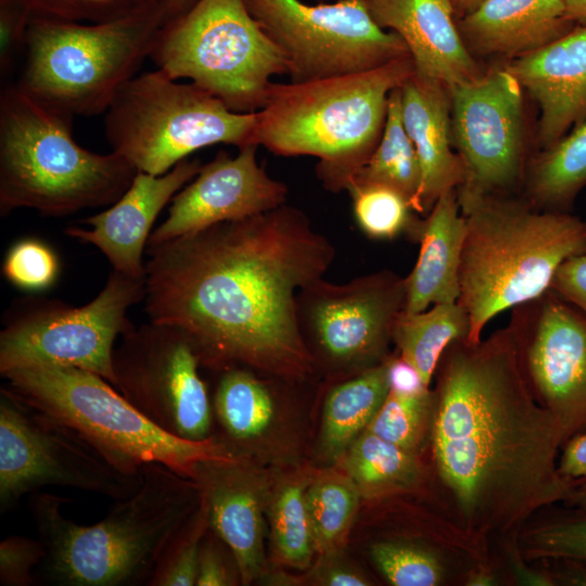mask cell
<instances>
[{
    "mask_svg": "<svg viewBox=\"0 0 586 586\" xmlns=\"http://www.w3.org/2000/svg\"><path fill=\"white\" fill-rule=\"evenodd\" d=\"M144 309L181 330L202 365L286 378L313 370L296 314L301 289L335 257L329 239L286 203L148 246Z\"/></svg>",
    "mask_w": 586,
    "mask_h": 586,
    "instance_id": "obj_1",
    "label": "cell"
},
{
    "mask_svg": "<svg viewBox=\"0 0 586 586\" xmlns=\"http://www.w3.org/2000/svg\"><path fill=\"white\" fill-rule=\"evenodd\" d=\"M435 374L433 457L464 530L513 534L565 501L572 482L557 457L566 440L528 385L510 323L476 343L453 342Z\"/></svg>",
    "mask_w": 586,
    "mask_h": 586,
    "instance_id": "obj_2",
    "label": "cell"
},
{
    "mask_svg": "<svg viewBox=\"0 0 586 586\" xmlns=\"http://www.w3.org/2000/svg\"><path fill=\"white\" fill-rule=\"evenodd\" d=\"M141 484L99 522L62 513L68 499L35 492L29 511L46 548L41 573L58 586L148 585L168 547L199 510L200 485L161 463L141 469Z\"/></svg>",
    "mask_w": 586,
    "mask_h": 586,
    "instance_id": "obj_3",
    "label": "cell"
},
{
    "mask_svg": "<svg viewBox=\"0 0 586 586\" xmlns=\"http://www.w3.org/2000/svg\"><path fill=\"white\" fill-rule=\"evenodd\" d=\"M415 73L406 55L365 72L271 82L256 112L254 142L280 156H314L324 188L339 192L381 138L391 92Z\"/></svg>",
    "mask_w": 586,
    "mask_h": 586,
    "instance_id": "obj_4",
    "label": "cell"
},
{
    "mask_svg": "<svg viewBox=\"0 0 586 586\" xmlns=\"http://www.w3.org/2000/svg\"><path fill=\"white\" fill-rule=\"evenodd\" d=\"M466 218L458 302L476 343L497 315L550 289L558 268L586 251V219L571 212L540 211L521 194L482 199Z\"/></svg>",
    "mask_w": 586,
    "mask_h": 586,
    "instance_id": "obj_5",
    "label": "cell"
},
{
    "mask_svg": "<svg viewBox=\"0 0 586 586\" xmlns=\"http://www.w3.org/2000/svg\"><path fill=\"white\" fill-rule=\"evenodd\" d=\"M73 115L17 82L0 95V215L30 208L66 216L110 206L138 170L122 155L100 154L73 138Z\"/></svg>",
    "mask_w": 586,
    "mask_h": 586,
    "instance_id": "obj_6",
    "label": "cell"
},
{
    "mask_svg": "<svg viewBox=\"0 0 586 586\" xmlns=\"http://www.w3.org/2000/svg\"><path fill=\"white\" fill-rule=\"evenodd\" d=\"M165 0L141 14L99 24L30 16L17 84L73 116L105 113L150 58L170 20Z\"/></svg>",
    "mask_w": 586,
    "mask_h": 586,
    "instance_id": "obj_7",
    "label": "cell"
},
{
    "mask_svg": "<svg viewBox=\"0 0 586 586\" xmlns=\"http://www.w3.org/2000/svg\"><path fill=\"white\" fill-rule=\"evenodd\" d=\"M2 377L16 395L78 431L127 474L155 462L193 479L199 463L233 457L214 436L195 442L165 432L95 373L31 366Z\"/></svg>",
    "mask_w": 586,
    "mask_h": 586,
    "instance_id": "obj_8",
    "label": "cell"
},
{
    "mask_svg": "<svg viewBox=\"0 0 586 586\" xmlns=\"http://www.w3.org/2000/svg\"><path fill=\"white\" fill-rule=\"evenodd\" d=\"M150 59L173 79L187 78L238 113H255L284 55L244 0H198L158 31Z\"/></svg>",
    "mask_w": 586,
    "mask_h": 586,
    "instance_id": "obj_9",
    "label": "cell"
},
{
    "mask_svg": "<svg viewBox=\"0 0 586 586\" xmlns=\"http://www.w3.org/2000/svg\"><path fill=\"white\" fill-rule=\"evenodd\" d=\"M104 126L113 152L138 171L158 176L202 148L255 144L256 112H233L198 85L156 68L119 90Z\"/></svg>",
    "mask_w": 586,
    "mask_h": 586,
    "instance_id": "obj_10",
    "label": "cell"
},
{
    "mask_svg": "<svg viewBox=\"0 0 586 586\" xmlns=\"http://www.w3.org/2000/svg\"><path fill=\"white\" fill-rule=\"evenodd\" d=\"M145 278L113 270L89 303L26 297L5 313L0 332V373L31 367H71L95 373L113 386L117 337L133 323L127 313L144 300Z\"/></svg>",
    "mask_w": 586,
    "mask_h": 586,
    "instance_id": "obj_11",
    "label": "cell"
},
{
    "mask_svg": "<svg viewBox=\"0 0 586 586\" xmlns=\"http://www.w3.org/2000/svg\"><path fill=\"white\" fill-rule=\"evenodd\" d=\"M141 473L114 466L78 431L35 408L8 386L0 391V511L44 486L69 487L115 500L133 494Z\"/></svg>",
    "mask_w": 586,
    "mask_h": 586,
    "instance_id": "obj_12",
    "label": "cell"
},
{
    "mask_svg": "<svg viewBox=\"0 0 586 586\" xmlns=\"http://www.w3.org/2000/svg\"><path fill=\"white\" fill-rule=\"evenodd\" d=\"M288 65L291 82L365 72L410 55L373 20L365 0H244Z\"/></svg>",
    "mask_w": 586,
    "mask_h": 586,
    "instance_id": "obj_13",
    "label": "cell"
},
{
    "mask_svg": "<svg viewBox=\"0 0 586 586\" xmlns=\"http://www.w3.org/2000/svg\"><path fill=\"white\" fill-rule=\"evenodd\" d=\"M523 91L504 65L449 89L454 145L464 167L461 212L488 196L521 194L530 160Z\"/></svg>",
    "mask_w": 586,
    "mask_h": 586,
    "instance_id": "obj_14",
    "label": "cell"
},
{
    "mask_svg": "<svg viewBox=\"0 0 586 586\" xmlns=\"http://www.w3.org/2000/svg\"><path fill=\"white\" fill-rule=\"evenodd\" d=\"M201 357L179 329L149 321L114 349L115 387L165 432L201 442L213 437V409Z\"/></svg>",
    "mask_w": 586,
    "mask_h": 586,
    "instance_id": "obj_15",
    "label": "cell"
},
{
    "mask_svg": "<svg viewBox=\"0 0 586 586\" xmlns=\"http://www.w3.org/2000/svg\"><path fill=\"white\" fill-rule=\"evenodd\" d=\"M405 302V277L392 270L341 284L321 277L298 291L297 323L310 357L317 353L335 368L362 372L390 358L386 353Z\"/></svg>",
    "mask_w": 586,
    "mask_h": 586,
    "instance_id": "obj_16",
    "label": "cell"
},
{
    "mask_svg": "<svg viewBox=\"0 0 586 586\" xmlns=\"http://www.w3.org/2000/svg\"><path fill=\"white\" fill-rule=\"evenodd\" d=\"M509 323L535 398L566 442L586 432V316L549 290L514 307Z\"/></svg>",
    "mask_w": 586,
    "mask_h": 586,
    "instance_id": "obj_17",
    "label": "cell"
},
{
    "mask_svg": "<svg viewBox=\"0 0 586 586\" xmlns=\"http://www.w3.org/2000/svg\"><path fill=\"white\" fill-rule=\"evenodd\" d=\"M257 144L239 149L235 156L219 152L180 189L165 220L148 246L158 245L224 221L249 218L277 208L286 201V186L257 163Z\"/></svg>",
    "mask_w": 586,
    "mask_h": 586,
    "instance_id": "obj_18",
    "label": "cell"
},
{
    "mask_svg": "<svg viewBox=\"0 0 586 586\" xmlns=\"http://www.w3.org/2000/svg\"><path fill=\"white\" fill-rule=\"evenodd\" d=\"M201 167L198 160L186 158L163 175L138 171L115 203L84 220L90 229L72 226L64 232L101 251L113 270L143 279L146 275L143 253L155 219Z\"/></svg>",
    "mask_w": 586,
    "mask_h": 586,
    "instance_id": "obj_19",
    "label": "cell"
},
{
    "mask_svg": "<svg viewBox=\"0 0 586 586\" xmlns=\"http://www.w3.org/2000/svg\"><path fill=\"white\" fill-rule=\"evenodd\" d=\"M504 66L539 105L542 150L586 122V24Z\"/></svg>",
    "mask_w": 586,
    "mask_h": 586,
    "instance_id": "obj_20",
    "label": "cell"
},
{
    "mask_svg": "<svg viewBox=\"0 0 586 586\" xmlns=\"http://www.w3.org/2000/svg\"><path fill=\"white\" fill-rule=\"evenodd\" d=\"M373 20L405 42L415 72L450 89L480 77L449 0H365Z\"/></svg>",
    "mask_w": 586,
    "mask_h": 586,
    "instance_id": "obj_21",
    "label": "cell"
},
{
    "mask_svg": "<svg viewBox=\"0 0 586 586\" xmlns=\"http://www.w3.org/2000/svg\"><path fill=\"white\" fill-rule=\"evenodd\" d=\"M193 480L202 489L209 527L231 549L241 583H252L264 571V500L257 476L233 456L199 463Z\"/></svg>",
    "mask_w": 586,
    "mask_h": 586,
    "instance_id": "obj_22",
    "label": "cell"
},
{
    "mask_svg": "<svg viewBox=\"0 0 586 586\" xmlns=\"http://www.w3.org/2000/svg\"><path fill=\"white\" fill-rule=\"evenodd\" d=\"M403 122L421 167L417 212L426 215L445 193L457 190L464 167L455 149L449 89L416 72L400 86Z\"/></svg>",
    "mask_w": 586,
    "mask_h": 586,
    "instance_id": "obj_23",
    "label": "cell"
},
{
    "mask_svg": "<svg viewBox=\"0 0 586 586\" xmlns=\"http://www.w3.org/2000/svg\"><path fill=\"white\" fill-rule=\"evenodd\" d=\"M574 24L562 0H483L457 23L472 55L508 61L560 38Z\"/></svg>",
    "mask_w": 586,
    "mask_h": 586,
    "instance_id": "obj_24",
    "label": "cell"
},
{
    "mask_svg": "<svg viewBox=\"0 0 586 586\" xmlns=\"http://www.w3.org/2000/svg\"><path fill=\"white\" fill-rule=\"evenodd\" d=\"M464 235L466 218L455 189L442 195L423 218L418 259L405 277L404 311L415 314L437 303L458 302Z\"/></svg>",
    "mask_w": 586,
    "mask_h": 586,
    "instance_id": "obj_25",
    "label": "cell"
},
{
    "mask_svg": "<svg viewBox=\"0 0 586 586\" xmlns=\"http://www.w3.org/2000/svg\"><path fill=\"white\" fill-rule=\"evenodd\" d=\"M586 187V122L530 157L521 195L535 208L571 212Z\"/></svg>",
    "mask_w": 586,
    "mask_h": 586,
    "instance_id": "obj_26",
    "label": "cell"
},
{
    "mask_svg": "<svg viewBox=\"0 0 586 586\" xmlns=\"http://www.w3.org/2000/svg\"><path fill=\"white\" fill-rule=\"evenodd\" d=\"M387 360L336 384L329 392L321 432L322 448L328 457L341 458L381 408L390 392Z\"/></svg>",
    "mask_w": 586,
    "mask_h": 586,
    "instance_id": "obj_27",
    "label": "cell"
},
{
    "mask_svg": "<svg viewBox=\"0 0 586 586\" xmlns=\"http://www.w3.org/2000/svg\"><path fill=\"white\" fill-rule=\"evenodd\" d=\"M469 330L468 314L459 302L437 303L415 314L403 310L394 327L393 343L398 355L417 369L430 387L445 349L467 339Z\"/></svg>",
    "mask_w": 586,
    "mask_h": 586,
    "instance_id": "obj_28",
    "label": "cell"
},
{
    "mask_svg": "<svg viewBox=\"0 0 586 586\" xmlns=\"http://www.w3.org/2000/svg\"><path fill=\"white\" fill-rule=\"evenodd\" d=\"M346 475L361 497L378 498L408 491L420 482L417 453L365 430L341 456Z\"/></svg>",
    "mask_w": 586,
    "mask_h": 586,
    "instance_id": "obj_29",
    "label": "cell"
},
{
    "mask_svg": "<svg viewBox=\"0 0 586 586\" xmlns=\"http://www.w3.org/2000/svg\"><path fill=\"white\" fill-rule=\"evenodd\" d=\"M212 409L226 437L235 445L252 442L269 429L276 405L266 384L243 367L221 369Z\"/></svg>",
    "mask_w": 586,
    "mask_h": 586,
    "instance_id": "obj_30",
    "label": "cell"
},
{
    "mask_svg": "<svg viewBox=\"0 0 586 586\" xmlns=\"http://www.w3.org/2000/svg\"><path fill=\"white\" fill-rule=\"evenodd\" d=\"M421 181L419 158L403 122L398 87L388 97L386 119L379 143L347 184L371 182L390 186L404 193L417 212Z\"/></svg>",
    "mask_w": 586,
    "mask_h": 586,
    "instance_id": "obj_31",
    "label": "cell"
},
{
    "mask_svg": "<svg viewBox=\"0 0 586 586\" xmlns=\"http://www.w3.org/2000/svg\"><path fill=\"white\" fill-rule=\"evenodd\" d=\"M360 494L352 480L340 472H326L306 489V505L316 550L334 556L353 524Z\"/></svg>",
    "mask_w": 586,
    "mask_h": 586,
    "instance_id": "obj_32",
    "label": "cell"
},
{
    "mask_svg": "<svg viewBox=\"0 0 586 586\" xmlns=\"http://www.w3.org/2000/svg\"><path fill=\"white\" fill-rule=\"evenodd\" d=\"M360 230L371 239L393 240L407 235L419 241L423 218L400 191L382 183L351 182L345 189Z\"/></svg>",
    "mask_w": 586,
    "mask_h": 586,
    "instance_id": "obj_33",
    "label": "cell"
},
{
    "mask_svg": "<svg viewBox=\"0 0 586 586\" xmlns=\"http://www.w3.org/2000/svg\"><path fill=\"white\" fill-rule=\"evenodd\" d=\"M272 537L281 560L297 569L307 568L316 550L302 483H289L277 493L270 511Z\"/></svg>",
    "mask_w": 586,
    "mask_h": 586,
    "instance_id": "obj_34",
    "label": "cell"
},
{
    "mask_svg": "<svg viewBox=\"0 0 586 586\" xmlns=\"http://www.w3.org/2000/svg\"><path fill=\"white\" fill-rule=\"evenodd\" d=\"M434 393L417 394L390 391L381 408L366 430L406 450L417 453L431 431Z\"/></svg>",
    "mask_w": 586,
    "mask_h": 586,
    "instance_id": "obj_35",
    "label": "cell"
},
{
    "mask_svg": "<svg viewBox=\"0 0 586 586\" xmlns=\"http://www.w3.org/2000/svg\"><path fill=\"white\" fill-rule=\"evenodd\" d=\"M370 555L380 572L395 586H436L446 575L441 558L432 550L407 542H380Z\"/></svg>",
    "mask_w": 586,
    "mask_h": 586,
    "instance_id": "obj_36",
    "label": "cell"
},
{
    "mask_svg": "<svg viewBox=\"0 0 586 586\" xmlns=\"http://www.w3.org/2000/svg\"><path fill=\"white\" fill-rule=\"evenodd\" d=\"M209 526L207 507H201L161 559L149 586H192L199 575L200 547Z\"/></svg>",
    "mask_w": 586,
    "mask_h": 586,
    "instance_id": "obj_37",
    "label": "cell"
},
{
    "mask_svg": "<svg viewBox=\"0 0 586 586\" xmlns=\"http://www.w3.org/2000/svg\"><path fill=\"white\" fill-rule=\"evenodd\" d=\"M30 16L99 24L131 17L162 0H22Z\"/></svg>",
    "mask_w": 586,
    "mask_h": 586,
    "instance_id": "obj_38",
    "label": "cell"
},
{
    "mask_svg": "<svg viewBox=\"0 0 586 586\" xmlns=\"http://www.w3.org/2000/svg\"><path fill=\"white\" fill-rule=\"evenodd\" d=\"M548 522L522 535L531 559H557L586 565V512Z\"/></svg>",
    "mask_w": 586,
    "mask_h": 586,
    "instance_id": "obj_39",
    "label": "cell"
},
{
    "mask_svg": "<svg viewBox=\"0 0 586 586\" xmlns=\"http://www.w3.org/2000/svg\"><path fill=\"white\" fill-rule=\"evenodd\" d=\"M2 273L21 290L41 292L55 283L60 275V260L46 242L34 238L23 239L7 252Z\"/></svg>",
    "mask_w": 586,
    "mask_h": 586,
    "instance_id": "obj_40",
    "label": "cell"
},
{
    "mask_svg": "<svg viewBox=\"0 0 586 586\" xmlns=\"http://www.w3.org/2000/svg\"><path fill=\"white\" fill-rule=\"evenodd\" d=\"M46 548L40 539L11 535L0 543V584L30 586L34 571L42 563Z\"/></svg>",
    "mask_w": 586,
    "mask_h": 586,
    "instance_id": "obj_41",
    "label": "cell"
},
{
    "mask_svg": "<svg viewBox=\"0 0 586 586\" xmlns=\"http://www.w3.org/2000/svg\"><path fill=\"white\" fill-rule=\"evenodd\" d=\"M30 13L22 0H0V69L5 74L25 40Z\"/></svg>",
    "mask_w": 586,
    "mask_h": 586,
    "instance_id": "obj_42",
    "label": "cell"
},
{
    "mask_svg": "<svg viewBox=\"0 0 586 586\" xmlns=\"http://www.w3.org/2000/svg\"><path fill=\"white\" fill-rule=\"evenodd\" d=\"M562 448L558 469L562 476L572 482L571 492L563 504L586 512V432L571 437Z\"/></svg>",
    "mask_w": 586,
    "mask_h": 586,
    "instance_id": "obj_43",
    "label": "cell"
},
{
    "mask_svg": "<svg viewBox=\"0 0 586 586\" xmlns=\"http://www.w3.org/2000/svg\"><path fill=\"white\" fill-rule=\"evenodd\" d=\"M212 530V528H211ZM213 532V530H212ZM200 547L198 586H228L241 583L240 572L235 560L229 561L224 550L213 536L204 539Z\"/></svg>",
    "mask_w": 586,
    "mask_h": 586,
    "instance_id": "obj_44",
    "label": "cell"
},
{
    "mask_svg": "<svg viewBox=\"0 0 586 586\" xmlns=\"http://www.w3.org/2000/svg\"><path fill=\"white\" fill-rule=\"evenodd\" d=\"M549 290L586 316V251L561 264Z\"/></svg>",
    "mask_w": 586,
    "mask_h": 586,
    "instance_id": "obj_45",
    "label": "cell"
},
{
    "mask_svg": "<svg viewBox=\"0 0 586 586\" xmlns=\"http://www.w3.org/2000/svg\"><path fill=\"white\" fill-rule=\"evenodd\" d=\"M390 391L399 394H417L429 390L417 369L402 356L387 360Z\"/></svg>",
    "mask_w": 586,
    "mask_h": 586,
    "instance_id": "obj_46",
    "label": "cell"
},
{
    "mask_svg": "<svg viewBox=\"0 0 586 586\" xmlns=\"http://www.w3.org/2000/svg\"><path fill=\"white\" fill-rule=\"evenodd\" d=\"M517 547V543H511L508 546V556L512 574L520 585L553 586L558 584L555 575L527 568L522 561L521 553L519 556Z\"/></svg>",
    "mask_w": 586,
    "mask_h": 586,
    "instance_id": "obj_47",
    "label": "cell"
},
{
    "mask_svg": "<svg viewBox=\"0 0 586 586\" xmlns=\"http://www.w3.org/2000/svg\"><path fill=\"white\" fill-rule=\"evenodd\" d=\"M319 581L329 586H366L368 579L357 571L344 565L331 564L320 573Z\"/></svg>",
    "mask_w": 586,
    "mask_h": 586,
    "instance_id": "obj_48",
    "label": "cell"
},
{
    "mask_svg": "<svg viewBox=\"0 0 586 586\" xmlns=\"http://www.w3.org/2000/svg\"><path fill=\"white\" fill-rule=\"evenodd\" d=\"M569 565L556 576L557 582L564 585L586 586V565L568 562Z\"/></svg>",
    "mask_w": 586,
    "mask_h": 586,
    "instance_id": "obj_49",
    "label": "cell"
},
{
    "mask_svg": "<svg viewBox=\"0 0 586 586\" xmlns=\"http://www.w3.org/2000/svg\"><path fill=\"white\" fill-rule=\"evenodd\" d=\"M566 17L586 24V0H562Z\"/></svg>",
    "mask_w": 586,
    "mask_h": 586,
    "instance_id": "obj_50",
    "label": "cell"
},
{
    "mask_svg": "<svg viewBox=\"0 0 586 586\" xmlns=\"http://www.w3.org/2000/svg\"><path fill=\"white\" fill-rule=\"evenodd\" d=\"M466 584L469 586H493L498 584V579L492 571L481 568L469 574Z\"/></svg>",
    "mask_w": 586,
    "mask_h": 586,
    "instance_id": "obj_51",
    "label": "cell"
},
{
    "mask_svg": "<svg viewBox=\"0 0 586 586\" xmlns=\"http://www.w3.org/2000/svg\"><path fill=\"white\" fill-rule=\"evenodd\" d=\"M198 0H165L171 18L188 12Z\"/></svg>",
    "mask_w": 586,
    "mask_h": 586,
    "instance_id": "obj_52",
    "label": "cell"
},
{
    "mask_svg": "<svg viewBox=\"0 0 586 586\" xmlns=\"http://www.w3.org/2000/svg\"><path fill=\"white\" fill-rule=\"evenodd\" d=\"M483 0H449L455 14L461 17L477 8Z\"/></svg>",
    "mask_w": 586,
    "mask_h": 586,
    "instance_id": "obj_53",
    "label": "cell"
},
{
    "mask_svg": "<svg viewBox=\"0 0 586 586\" xmlns=\"http://www.w3.org/2000/svg\"><path fill=\"white\" fill-rule=\"evenodd\" d=\"M316 2H330V1H334V0H314Z\"/></svg>",
    "mask_w": 586,
    "mask_h": 586,
    "instance_id": "obj_54",
    "label": "cell"
}]
</instances>
